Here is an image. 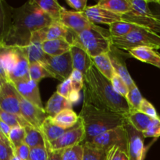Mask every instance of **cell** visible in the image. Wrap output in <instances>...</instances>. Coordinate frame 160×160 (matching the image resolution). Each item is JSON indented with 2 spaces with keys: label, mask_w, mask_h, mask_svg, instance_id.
I'll return each mask as SVG.
<instances>
[{
  "label": "cell",
  "mask_w": 160,
  "mask_h": 160,
  "mask_svg": "<svg viewBox=\"0 0 160 160\" xmlns=\"http://www.w3.org/2000/svg\"><path fill=\"white\" fill-rule=\"evenodd\" d=\"M53 20L45 13L34 0L12 8L10 29L2 44L9 47H27L33 33L48 26Z\"/></svg>",
  "instance_id": "1"
},
{
  "label": "cell",
  "mask_w": 160,
  "mask_h": 160,
  "mask_svg": "<svg viewBox=\"0 0 160 160\" xmlns=\"http://www.w3.org/2000/svg\"><path fill=\"white\" fill-rule=\"evenodd\" d=\"M84 102L123 116L129 113L130 106L126 98L114 90L111 81L95 66L84 75Z\"/></svg>",
  "instance_id": "2"
},
{
  "label": "cell",
  "mask_w": 160,
  "mask_h": 160,
  "mask_svg": "<svg viewBox=\"0 0 160 160\" xmlns=\"http://www.w3.org/2000/svg\"><path fill=\"white\" fill-rule=\"evenodd\" d=\"M85 129V139L83 143L92 142L99 134L123 126L126 120L125 116L108 109L98 108L84 102L79 114Z\"/></svg>",
  "instance_id": "3"
},
{
  "label": "cell",
  "mask_w": 160,
  "mask_h": 160,
  "mask_svg": "<svg viewBox=\"0 0 160 160\" xmlns=\"http://www.w3.org/2000/svg\"><path fill=\"white\" fill-rule=\"evenodd\" d=\"M71 45L80 47L93 58L110 52L112 37L108 30L97 25L95 28L75 34Z\"/></svg>",
  "instance_id": "4"
},
{
  "label": "cell",
  "mask_w": 160,
  "mask_h": 160,
  "mask_svg": "<svg viewBox=\"0 0 160 160\" xmlns=\"http://www.w3.org/2000/svg\"><path fill=\"white\" fill-rule=\"evenodd\" d=\"M112 45L117 48L130 51L138 47H149L155 50L160 48V35L146 28L135 30L123 37L112 38Z\"/></svg>",
  "instance_id": "5"
},
{
  "label": "cell",
  "mask_w": 160,
  "mask_h": 160,
  "mask_svg": "<svg viewBox=\"0 0 160 160\" xmlns=\"http://www.w3.org/2000/svg\"><path fill=\"white\" fill-rule=\"evenodd\" d=\"M89 143L106 152L117 146L128 153V137L123 125L99 134Z\"/></svg>",
  "instance_id": "6"
},
{
  "label": "cell",
  "mask_w": 160,
  "mask_h": 160,
  "mask_svg": "<svg viewBox=\"0 0 160 160\" xmlns=\"http://www.w3.org/2000/svg\"><path fill=\"white\" fill-rule=\"evenodd\" d=\"M85 129L82 120L79 117L78 123L72 128L66 130L64 134L53 142H48L53 150H65L67 148L81 145L85 139Z\"/></svg>",
  "instance_id": "7"
},
{
  "label": "cell",
  "mask_w": 160,
  "mask_h": 160,
  "mask_svg": "<svg viewBox=\"0 0 160 160\" xmlns=\"http://www.w3.org/2000/svg\"><path fill=\"white\" fill-rule=\"evenodd\" d=\"M15 59L8 73V81L11 83L31 79L27 47H14Z\"/></svg>",
  "instance_id": "8"
},
{
  "label": "cell",
  "mask_w": 160,
  "mask_h": 160,
  "mask_svg": "<svg viewBox=\"0 0 160 160\" xmlns=\"http://www.w3.org/2000/svg\"><path fill=\"white\" fill-rule=\"evenodd\" d=\"M45 68L49 70L56 79L62 82L70 78L73 72L72 58L70 52L59 56H50L47 58L45 63L42 64Z\"/></svg>",
  "instance_id": "9"
},
{
  "label": "cell",
  "mask_w": 160,
  "mask_h": 160,
  "mask_svg": "<svg viewBox=\"0 0 160 160\" xmlns=\"http://www.w3.org/2000/svg\"><path fill=\"white\" fill-rule=\"evenodd\" d=\"M74 35V32L67 29L60 23L53 22L48 26L34 31L31 35V42H38L42 43L45 41L54 40L57 38H66L71 44Z\"/></svg>",
  "instance_id": "10"
},
{
  "label": "cell",
  "mask_w": 160,
  "mask_h": 160,
  "mask_svg": "<svg viewBox=\"0 0 160 160\" xmlns=\"http://www.w3.org/2000/svg\"><path fill=\"white\" fill-rule=\"evenodd\" d=\"M125 130L128 137V155L129 160H143L145 153V136L137 131L126 119Z\"/></svg>",
  "instance_id": "11"
},
{
  "label": "cell",
  "mask_w": 160,
  "mask_h": 160,
  "mask_svg": "<svg viewBox=\"0 0 160 160\" xmlns=\"http://www.w3.org/2000/svg\"><path fill=\"white\" fill-rule=\"evenodd\" d=\"M59 23L75 34H79L84 30L94 28L97 26L87 18L84 12L68 11L65 8L62 11Z\"/></svg>",
  "instance_id": "12"
},
{
  "label": "cell",
  "mask_w": 160,
  "mask_h": 160,
  "mask_svg": "<svg viewBox=\"0 0 160 160\" xmlns=\"http://www.w3.org/2000/svg\"><path fill=\"white\" fill-rule=\"evenodd\" d=\"M0 108L9 113L22 117L19 94L11 82L6 81L0 91Z\"/></svg>",
  "instance_id": "13"
},
{
  "label": "cell",
  "mask_w": 160,
  "mask_h": 160,
  "mask_svg": "<svg viewBox=\"0 0 160 160\" xmlns=\"http://www.w3.org/2000/svg\"><path fill=\"white\" fill-rule=\"evenodd\" d=\"M19 94V93H18ZM21 116L29 124L40 130L42 123L48 117L44 108L38 107L29 102L19 94Z\"/></svg>",
  "instance_id": "14"
},
{
  "label": "cell",
  "mask_w": 160,
  "mask_h": 160,
  "mask_svg": "<svg viewBox=\"0 0 160 160\" xmlns=\"http://www.w3.org/2000/svg\"><path fill=\"white\" fill-rule=\"evenodd\" d=\"M12 84H13L17 92L24 99L38 107L43 108L42 99H41L40 92H39L38 83L29 79L26 81L12 83Z\"/></svg>",
  "instance_id": "15"
},
{
  "label": "cell",
  "mask_w": 160,
  "mask_h": 160,
  "mask_svg": "<svg viewBox=\"0 0 160 160\" xmlns=\"http://www.w3.org/2000/svg\"><path fill=\"white\" fill-rule=\"evenodd\" d=\"M87 18L93 23H105L109 24L117 21H121L122 16L110 12L104 8L101 7L98 4L95 6H88L84 12Z\"/></svg>",
  "instance_id": "16"
},
{
  "label": "cell",
  "mask_w": 160,
  "mask_h": 160,
  "mask_svg": "<svg viewBox=\"0 0 160 160\" xmlns=\"http://www.w3.org/2000/svg\"><path fill=\"white\" fill-rule=\"evenodd\" d=\"M70 52L71 55L73 70H79L84 75L94 65L92 57L80 47L72 45Z\"/></svg>",
  "instance_id": "17"
},
{
  "label": "cell",
  "mask_w": 160,
  "mask_h": 160,
  "mask_svg": "<svg viewBox=\"0 0 160 160\" xmlns=\"http://www.w3.org/2000/svg\"><path fill=\"white\" fill-rule=\"evenodd\" d=\"M135 59L160 68V54L156 50L149 47H138L128 51Z\"/></svg>",
  "instance_id": "18"
},
{
  "label": "cell",
  "mask_w": 160,
  "mask_h": 160,
  "mask_svg": "<svg viewBox=\"0 0 160 160\" xmlns=\"http://www.w3.org/2000/svg\"><path fill=\"white\" fill-rule=\"evenodd\" d=\"M109 56L110 58L111 62H112V67H113L115 73L123 80V81L126 83L129 88L132 87L133 85H134L135 82L130 75L124 61L116 52V51L114 50L113 45L112 46V48H111L110 52H109Z\"/></svg>",
  "instance_id": "19"
},
{
  "label": "cell",
  "mask_w": 160,
  "mask_h": 160,
  "mask_svg": "<svg viewBox=\"0 0 160 160\" xmlns=\"http://www.w3.org/2000/svg\"><path fill=\"white\" fill-rule=\"evenodd\" d=\"M72 107L73 104L68 99L55 92L47 102L45 110L48 117H54L62 110L72 109Z\"/></svg>",
  "instance_id": "20"
},
{
  "label": "cell",
  "mask_w": 160,
  "mask_h": 160,
  "mask_svg": "<svg viewBox=\"0 0 160 160\" xmlns=\"http://www.w3.org/2000/svg\"><path fill=\"white\" fill-rule=\"evenodd\" d=\"M42 49L50 56H59L70 52L71 44L66 38L45 41L42 44Z\"/></svg>",
  "instance_id": "21"
},
{
  "label": "cell",
  "mask_w": 160,
  "mask_h": 160,
  "mask_svg": "<svg viewBox=\"0 0 160 160\" xmlns=\"http://www.w3.org/2000/svg\"><path fill=\"white\" fill-rule=\"evenodd\" d=\"M12 6H9L5 1L0 0V42L7 36L12 22Z\"/></svg>",
  "instance_id": "22"
},
{
  "label": "cell",
  "mask_w": 160,
  "mask_h": 160,
  "mask_svg": "<svg viewBox=\"0 0 160 160\" xmlns=\"http://www.w3.org/2000/svg\"><path fill=\"white\" fill-rule=\"evenodd\" d=\"M128 121L135 128L137 131L143 133L145 132L152 123L154 118L148 117L146 114L140 112L139 110L131 109L130 112L125 116Z\"/></svg>",
  "instance_id": "23"
},
{
  "label": "cell",
  "mask_w": 160,
  "mask_h": 160,
  "mask_svg": "<svg viewBox=\"0 0 160 160\" xmlns=\"http://www.w3.org/2000/svg\"><path fill=\"white\" fill-rule=\"evenodd\" d=\"M44 138L46 141L51 142L59 138L66 131L64 128L56 124L52 120V117H48L40 128Z\"/></svg>",
  "instance_id": "24"
},
{
  "label": "cell",
  "mask_w": 160,
  "mask_h": 160,
  "mask_svg": "<svg viewBox=\"0 0 160 160\" xmlns=\"http://www.w3.org/2000/svg\"><path fill=\"white\" fill-rule=\"evenodd\" d=\"M98 5L110 12L118 15H125L131 10L129 0H100Z\"/></svg>",
  "instance_id": "25"
},
{
  "label": "cell",
  "mask_w": 160,
  "mask_h": 160,
  "mask_svg": "<svg viewBox=\"0 0 160 160\" xmlns=\"http://www.w3.org/2000/svg\"><path fill=\"white\" fill-rule=\"evenodd\" d=\"M34 2L39 6V8L53 21L59 23L61 13L64 8L59 5L57 1L56 0H34Z\"/></svg>",
  "instance_id": "26"
},
{
  "label": "cell",
  "mask_w": 160,
  "mask_h": 160,
  "mask_svg": "<svg viewBox=\"0 0 160 160\" xmlns=\"http://www.w3.org/2000/svg\"><path fill=\"white\" fill-rule=\"evenodd\" d=\"M92 59L94 66L96 67L100 73L111 81L112 77L115 74V71L112 67L109 53H103L99 56L92 58Z\"/></svg>",
  "instance_id": "27"
},
{
  "label": "cell",
  "mask_w": 160,
  "mask_h": 160,
  "mask_svg": "<svg viewBox=\"0 0 160 160\" xmlns=\"http://www.w3.org/2000/svg\"><path fill=\"white\" fill-rule=\"evenodd\" d=\"M24 144H26L30 148L45 147V138L40 130L32 126H28L24 128Z\"/></svg>",
  "instance_id": "28"
},
{
  "label": "cell",
  "mask_w": 160,
  "mask_h": 160,
  "mask_svg": "<svg viewBox=\"0 0 160 160\" xmlns=\"http://www.w3.org/2000/svg\"><path fill=\"white\" fill-rule=\"evenodd\" d=\"M141 28H142V27L138 26L135 23L121 20V21H117L109 25V31L110 33L111 37L120 38L128 35L132 31L139 30Z\"/></svg>",
  "instance_id": "29"
},
{
  "label": "cell",
  "mask_w": 160,
  "mask_h": 160,
  "mask_svg": "<svg viewBox=\"0 0 160 160\" xmlns=\"http://www.w3.org/2000/svg\"><path fill=\"white\" fill-rule=\"evenodd\" d=\"M52 120L59 127L67 130L78 123L79 116L73 109H65L52 117Z\"/></svg>",
  "instance_id": "30"
},
{
  "label": "cell",
  "mask_w": 160,
  "mask_h": 160,
  "mask_svg": "<svg viewBox=\"0 0 160 160\" xmlns=\"http://www.w3.org/2000/svg\"><path fill=\"white\" fill-rule=\"evenodd\" d=\"M41 42H31L29 45L27 46L28 49V58L29 63L33 62H40L44 64L46 61L48 55H47L42 49Z\"/></svg>",
  "instance_id": "31"
},
{
  "label": "cell",
  "mask_w": 160,
  "mask_h": 160,
  "mask_svg": "<svg viewBox=\"0 0 160 160\" xmlns=\"http://www.w3.org/2000/svg\"><path fill=\"white\" fill-rule=\"evenodd\" d=\"M83 146L82 160H107L108 152L99 149L89 142L81 144Z\"/></svg>",
  "instance_id": "32"
},
{
  "label": "cell",
  "mask_w": 160,
  "mask_h": 160,
  "mask_svg": "<svg viewBox=\"0 0 160 160\" xmlns=\"http://www.w3.org/2000/svg\"><path fill=\"white\" fill-rule=\"evenodd\" d=\"M131 10L128 13L138 17H154V12L150 9L148 2L145 0H129Z\"/></svg>",
  "instance_id": "33"
},
{
  "label": "cell",
  "mask_w": 160,
  "mask_h": 160,
  "mask_svg": "<svg viewBox=\"0 0 160 160\" xmlns=\"http://www.w3.org/2000/svg\"><path fill=\"white\" fill-rule=\"evenodd\" d=\"M30 78L32 81L38 83L42 79L45 78H55L54 75L45 68V66L40 62H33L29 65Z\"/></svg>",
  "instance_id": "34"
},
{
  "label": "cell",
  "mask_w": 160,
  "mask_h": 160,
  "mask_svg": "<svg viewBox=\"0 0 160 160\" xmlns=\"http://www.w3.org/2000/svg\"><path fill=\"white\" fill-rule=\"evenodd\" d=\"M0 119L3 122H5L6 124L9 125L11 128L19 126L23 127V128L31 126L22 117H19V116L15 115V114L6 112V111L2 110L1 108H0Z\"/></svg>",
  "instance_id": "35"
},
{
  "label": "cell",
  "mask_w": 160,
  "mask_h": 160,
  "mask_svg": "<svg viewBox=\"0 0 160 160\" xmlns=\"http://www.w3.org/2000/svg\"><path fill=\"white\" fill-rule=\"evenodd\" d=\"M143 98H144L142 97L137 84H135L132 87L130 88L128 96L126 98L128 105L130 106V110L131 109L139 110V108H140V106L142 104V102L143 100Z\"/></svg>",
  "instance_id": "36"
},
{
  "label": "cell",
  "mask_w": 160,
  "mask_h": 160,
  "mask_svg": "<svg viewBox=\"0 0 160 160\" xmlns=\"http://www.w3.org/2000/svg\"><path fill=\"white\" fill-rule=\"evenodd\" d=\"M25 138V129L23 127H15L11 128V131L9 134V142L11 143L12 146L13 147L14 150L19 146L24 143Z\"/></svg>",
  "instance_id": "37"
},
{
  "label": "cell",
  "mask_w": 160,
  "mask_h": 160,
  "mask_svg": "<svg viewBox=\"0 0 160 160\" xmlns=\"http://www.w3.org/2000/svg\"><path fill=\"white\" fill-rule=\"evenodd\" d=\"M82 159L83 146L82 145H78L64 150L62 160H82Z\"/></svg>",
  "instance_id": "38"
},
{
  "label": "cell",
  "mask_w": 160,
  "mask_h": 160,
  "mask_svg": "<svg viewBox=\"0 0 160 160\" xmlns=\"http://www.w3.org/2000/svg\"><path fill=\"white\" fill-rule=\"evenodd\" d=\"M111 83H112V85L113 87L114 90L117 93L120 94L121 96L127 98L128 92H129V88H128L126 83L123 81V80L119 75H117L115 73V74L112 77V80H111Z\"/></svg>",
  "instance_id": "39"
},
{
  "label": "cell",
  "mask_w": 160,
  "mask_h": 160,
  "mask_svg": "<svg viewBox=\"0 0 160 160\" xmlns=\"http://www.w3.org/2000/svg\"><path fill=\"white\" fill-rule=\"evenodd\" d=\"M72 88L76 92H80L84 88V74L78 70H73L70 77Z\"/></svg>",
  "instance_id": "40"
},
{
  "label": "cell",
  "mask_w": 160,
  "mask_h": 160,
  "mask_svg": "<svg viewBox=\"0 0 160 160\" xmlns=\"http://www.w3.org/2000/svg\"><path fill=\"white\" fill-rule=\"evenodd\" d=\"M14 154V148L9 141L0 142V160H10Z\"/></svg>",
  "instance_id": "41"
},
{
  "label": "cell",
  "mask_w": 160,
  "mask_h": 160,
  "mask_svg": "<svg viewBox=\"0 0 160 160\" xmlns=\"http://www.w3.org/2000/svg\"><path fill=\"white\" fill-rule=\"evenodd\" d=\"M145 138H159L160 137V117L154 118L147 128L143 132Z\"/></svg>",
  "instance_id": "42"
},
{
  "label": "cell",
  "mask_w": 160,
  "mask_h": 160,
  "mask_svg": "<svg viewBox=\"0 0 160 160\" xmlns=\"http://www.w3.org/2000/svg\"><path fill=\"white\" fill-rule=\"evenodd\" d=\"M73 92H74V90L72 88L71 81H70V78L61 82V84L58 85L57 89H56V92L59 95L68 100Z\"/></svg>",
  "instance_id": "43"
},
{
  "label": "cell",
  "mask_w": 160,
  "mask_h": 160,
  "mask_svg": "<svg viewBox=\"0 0 160 160\" xmlns=\"http://www.w3.org/2000/svg\"><path fill=\"white\" fill-rule=\"evenodd\" d=\"M107 160H129V158L126 152L115 146L108 152Z\"/></svg>",
  "instance_id": "44"
},
{
  "label": "cell",
  "mask_w": 160,
  "mask_h": 160,
  "mask_svg": "<svg viewBox=\"0 0 160 160\" xmlns=\"http://www.w3.org/2000/svg\"><path fill=\"white\" fill-rule=\"evenodd\" d=\"M139 111L146 114L147 116L152 117V118H157V117H159L157 112H156V109H155L153 105L151 102H149L148 100L145 99V98H143V100H142V104H141L140 108H139Z\"/></svg>",
  "instance_id": "45"
},
{
  "label": "cell",
  "mask_w": 160,
  "mask_h": 160,
  "mask_svg": "<svg viewBox=\"0 0 160 160\" xmlns=\"http://www.w3.org/2000/svg\"><path fill=\"white\" fill-rule=\"evenodd\" d=\"M29 160H48V154L45 147L31 148Z\"/></svg>",
  "instance_id": "46"
},
{
  "label": "cell",
  "mask_w": 160,
  "mask_h": 160,
  "mask_svg": "<svg viewBox=\"0 0 160 160\" xmlns=\"http://www.w3.org/2000/svg\"><path fill=\"white\" fill-rule=\"evenodd\" d=\"M66 2L70 7L76 9L77 12H84L88 8V0H67Z\"/></svg>",
  "instance_id": "47"
},
{
  "label": "cell",
  "mask_w": 160,
  "mask_h": 160,
  "mask_svg": "<svg viewBox=\"0 0 160 160\" xmlns=\"http://www.w3.org/2000/svg\"><path fill=\"white\" fill-rule=\"evenodd\" d=\"M30 152H31V148L24 143L14 150L15 155H17L21 160H29Z\"/></svg>",
  "instance_id": "48"
},
{
  "label": "cell",
  "mask_w": 160,
  "mask_h": 160,
  "mask_svg": "<svg viewBox=\"0 0 160 160\" xmlns=\"http://www.w3.org/2000/svg\"><path fill=\"white\" fill-rule=\"evenodd\" d=\"M45 148H46L47 154H48V160H62L64 150L52 149L48 145V141L46 140H45Z\"/></svg>",
  "instance_id": "49"
},
{
  "label": "cell",
  "mask_w": 160,
  "mask_h": 160,
  "mask_svg": "<svg viewBox=\"0 0 160 160\" xmlns=\"http://www.w3.org/2000/svg\"><path fill=\"white\" fill-rule=\"evenodd\" d=\"M6 48H7V46L3 44L0 45V77L6 81H8L7 76L4 70V55Z\"/></svg>",
  "instance_id": "50"
},
{
  "label": "cell",
  "mask_w": 160,
  "mask_h": 160,
  "mask_svg": "<svg viewBox=\"0 0 160 160\" xmlns=\"http://www.w3.org/2000/svg\"><path fill=\"white\" fill-rule=\"evenodd\" d=\"M11 131V128L9 126V125L6 124L5 122H3L2 120L0 119V131L6 136V138H9V132Z\"/></svg>",
  "instance_id": "51"
},
{
  "label": "cell",
  "mask_w": 160,
  "mask_h": 160,
  "mask_svg": "<svg viewBox=\"0 0 160 160\" xmlns=\"http://www.w3.org/2000/svg\"><path fill=\"white\" fill-rule=\"evenodd\" d=\"M3 141H9V139L0 131V142H3Z\"/></svg>",
  "instance_id": "52"
},
{
  "label": "cell",
  "mask_w": 160,
  "mask_h": 160,
  "mask_svg": "<svg viewBox=\"0 0 160 160\" xmlns=\"http://www.w3.org/2000/svg\"><path fill=\"white\" fill-rule=\"evenodd\" d=\"M154 17L156 20H158L159 21H160V9L158 10L157 12H154Z\"/></svg>",
  "instance_id": "53"
},
{
  "label": "cell",
  "mask_w": 160,
  "mask_h": 160,
  "mask_svg": "<svg viewBox=\"0 0 160 160\" xmlns=\"http://www.w3.org/2000/svg\"><path fill=\"white\" fill-rule=\"evenodd\" d=\"M5 82H6V81H5V80H3L2 78L1 77H0V91H1L2 87V85H3V84H4Z\"/></svg>",
  "instance_id": "54"
},
{
  "label": "cell",
  "mask_w": 160,
  "mask_h": 160,
  "mask_svg": "<svg viewBox=\"0 0 160 160\" xmlns=\"http://www.w3.org/2000/svg\"><path fill=\"white\" fill-rule=\"evenodd\" d=\"M10 160H21V159H20V158H19L18 156H17V155L14 154L13 156H12V159H11Z\"/></svg>",
  "instance_id": "55"
},
{
  "label": "cell",
  "mask_w": 160,
  "mask_h": 160,
  "mask_svg": "<svg viewBox=\"0 0 160 160\" xmlns=\"http://www.w3.org/2000/svg\"><path fill=\"white\" fill-rule=\"evenodd\" d=\"M154 2L157 3V4H158V5H159V6H160V0H159V1H155Z\"/></svg>",
  "instance_id": "56"
},
{
  "label": "cell",
  "mask_w": 160,
  "mask_h": 160,
  "mask_svg": "<svg viewBox=\"0 0 160 160\" xmlns=\"http://www.w3.org/2000/svg\"><path fill=\"white\" fill-rule=\"evenodd\" d=\"M156 33H157V34H158V33H160V27H159V28H158V30H157V31H156Z\"/></svg>",
  "instance_id": "57"
},
{
  "label": "cell",
  "mask_w": 160,
  "mask_h": 160,
  "mask_svg": "<svg viewBox=\"0 0 160 160\" xmlns=\"http://www.w3.org/2000/svg\"><path fill=\"white\" fill-rule=\"evenodd\" d=\"M2 42H0V45H2Z\"/></svg>",
  "instance_id": "58"
},
{
  "label": "cell",
  "mask_w": 160,
  "mask_h": 160,
  "mask_svg": "<svg viewBox=\"0 0 160 160\" xmlns=\"http://www.w3.org/2000/svg\"><path fill=\"white\" fill-rule=\"evenodd\" d=\"M159 69H160V68H159Z\"/></svg>",
  "instance_id": "59"
}]
</instances>
